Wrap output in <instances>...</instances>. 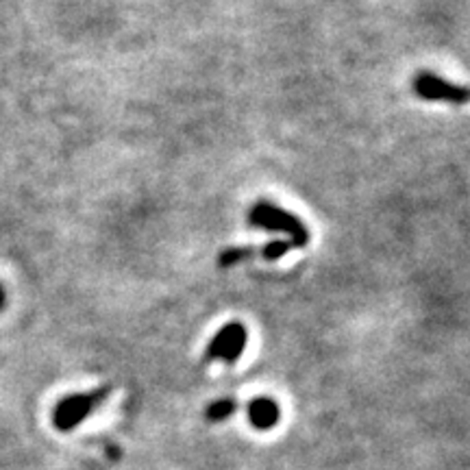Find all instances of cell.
<instances>
[{
  "instance_id": "cell-1",
  "label": "cell",
  "mask_w": 470,
  "mask_h": 470,
  "mask_svg": "<svg viewBox=\"0 0 470 470\" xmlns=\"http://www.w3.org/2000/svg\"><path fill=\"white\" fill-rule=\"evenodd\" d=\"M249 222L255 229L283 233L296 249H303L310 242V229L305 227V222L299 216L285 211L283 207L271 203V200H260L250 207Z\"/></svg>"
},
{
  "instance_id": "cell-2",
  "label": "cell",
  "mask_w": 470,
  "mask_h": 470,
  "mask_svg": "<svg viewBox=\"0 0 470 470\" xmlns=\"http://www.w3.org/2000/svg\"><path fill=\"white\" fill-rule=\"evenodd\" d=\"M109 388H98L92 392H81V394L64 396L53 410V424L59 431H72L78 427L97 407L107 399Z\"/></svg>"
},
{
  "instance_id": "cell-3",
  "label": "cell",
  "mask_w": 470,
  "mask_h": 470,
  "mask_svg": "<svg viewBox=\"0 0 470 470\" xmlns=\"http://www.w3.org/2000/svg\"><path fill=\"white\" fill-rule=\"evenodd\" d=\"M412 89L416 97H421L423 100H431V103H470L468 86H457V83L446 81V78H442L438 75H431V72H421V75L414 77Z\"/></svg>"
},
{
  "instance_id": "cell-4",
  "label": "cell",
  "mask_w": 470,
  "mask_h": 470,
  "mask_svg": "<svg viewBox=\"0 0 470 470\" xmlns=\"http://www.w3.org/2000/svg\"><path fill=\"white\" fill-rule=\"evenodd\" d=\"M246 344H249V329H246L242 322H227L225 327H220V332L211 338V342L205 351V360H220L227 363H235L244 352Z\"/></svg>"
},
{
  "instance_id": "cell-5",
  "label": "cell",
  "mask_w": 470,
  "mask_h": 470,
  "mask_svg": "<svg viewBox=\"0 0 470 470\" xmlns=\"http://www.w3.org/2000/svg\"><path fill=\"white\" fill-rule=\"evenodd\" d=\"M249 421L255 429H272L281 421V407L271 396H257L249 405Z\"/></svg>"
},
{
  "instance_id": "cell-6",
  "label": "cell",
  "mask_w": 470,
  "mask_h": 470,
  "mask_svg": "<svg viewBox=\"0 0 470 470\" xmlns=\"http://www.w3.org/2000/svg\"><path fill=\"white\" fill-rule=\"evenodd\" d=\"M253 255H255L253 249H244V246H231V249L222 250L220 257H218V266L231 268L235 264H240V261L249 260V257H253Z\"/></svg>"
},
{
  "instance_id": "cell-7",
  "label": "cell",
  "mask_w": 470,
  "mask_h": 470,
  "mask_svg": "<svg viewBox=\"0 0 470 470\" xmlns=\"http://www.w3.org/2000/svg\"><path fill=\"white\" fill-rule=\"evenodd\" d=\"M235 412V401L233 399H220L216 403H211L209 407H207L205 416L207 421L211 423H220V421H227L229 416Z\"/></svg>"
},
{
  "instance_id": "cell-8",
  "label": "cell",
  "mask_w": 470,
  "mask_h": 470,
  "mask_svg": "<svg viewBox=\"0 0 470 470\" xmlns=\"http://www.w3.org/2000/svg\"><path fill=\"white\" fill-rule=\"evenodd\" d=\"M292 249H296V246L290 242V240H272V242H268L264 249L260 250V255L264 257V260L272 261V260H279V257L288 255Z\"/></svg>"
},
{
  "instance_id": "cell-9",
  "label": "cell",
  "mask_w": 470,
  "mask_h": 470,
  "mask_svg": "<svg viewBox=\"0 0 470 470\" xmlns=\"http://www.w3.org/2000/svg\"><path fill=\"white\" fill-rule=\"evenodd\" d=\"M5 301H7V296H5V288H3V285H0V310H3V307H5Z\"/></svg>"
}]
</instances>
